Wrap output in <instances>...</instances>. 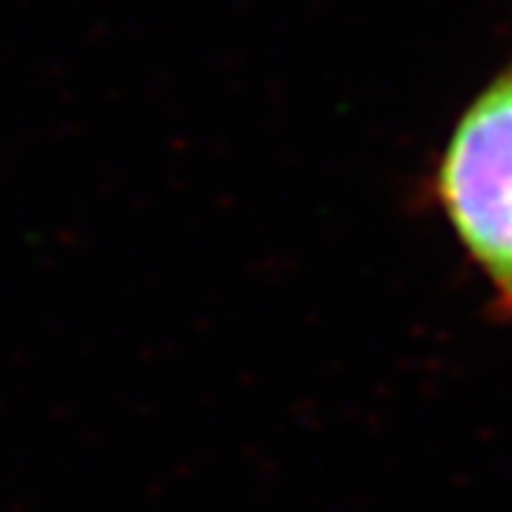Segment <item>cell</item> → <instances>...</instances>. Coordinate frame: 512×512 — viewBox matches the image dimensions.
<instances>
[{
	"label": "cell",
	"instance_id": "6da1fadb",
	"mask_svg": "<svg viewBox=\"0 0 512 512\" xmlns=\"http://www.w3.org/2000/svg\"><path fill=\"white\" fill-rule=\"evenodd\" d=\"M439 188L464 245L512 305V66L461 117Z\"/></svg>",
	"mask_w": 512,
	"mask_h": 512
}]
</instances>
